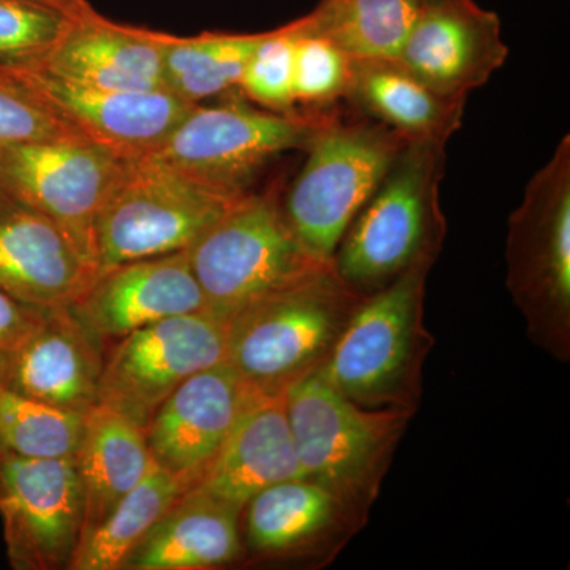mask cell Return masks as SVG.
<instances>
[{
	"instance_id": "cell-1",
	"label": "cell",
	"mask_w": 570,
	"mask_h": 570,
	"mask_svg": "<svg viewBox=\"0 0 570 570\" xmlns=\"http://www.w3.org/2000/svg\"><path fill=\"white\" fill-rule=\"evenodd\" d=\"M436 261L422 258L366 295L316 373L330 389L362 407L415 414L436 343L425 325L426 281Z\"/></svg>"
},
{
	"instance_id": "cell-2",
	"label": "cell",
	"mask_w": 570,
	"mask_h": 570,
	"mask_svg": "<svg viewBox=\"0 0 570 570\" xmlns=\"http://www.w3.org/2000/svg\"><path fill=\"white\" fill-rule=\"evenodd\" d=\"M365 298L333 262L324 265L236 313L228 321L225 363L255 392L285 395L324 365Z\"/></svg>"
},
{
	"instance_id": "cell-3",
	"label": "cell",
	"mask_w": 570,
	"mask_h": 570,
	"mask_svg": "<svg viewBox=\"0 0 570 570\" xmlns=\"http://www.w3.org/2000/svg\"><path fill=\"white\" fill-rule=\"evenodd\" d=\"M445 146L407 141L337 246V275L370 295L412 265L438 258L448 235L441 208Z\"/></svg>"
},
{
	"instance_id": "cell-4",
	"label": "cell",
	"mask_w": 570,
	"mask_h": 570,
	"mask_svg": "<svg viewBox=\"0 0 570 570\" xmlns=\"http://www.w3.org/2000/svg\"><path fill=\"white\" fill-rule=\"evenodd\" d=\"M285 409L305 478L365 527L414 412L358 406L316 373L287 389Z\"/></svg>"
},
{
	"instance_id": "cell-5",
	"label": "cell",
	"mask_w": 570,
	"mask_h": 570,
	"mask_svg": "<svg viewBox=\"0 0 570 570\" xmlns=\"http://www.w3.org/2000/svg\"><path fill=\"white\" fill-rule=\"evenodd\" d=\"M508 291L532 343L570 360V137L535 171L510 214Z\"/></svg>"
},
{
	"instance_id": "cell-6",
	"label": "cell",
	"mask_w": 570,
	"mask_h": 570,
	"mask_svg": "<svg viewBox=\"0 0 570 570\" xmlns=\"http://www.w3.org/2000/svg\"><path fill=\"white\" fill-rule=\"evenodd\" d=\"M406 138L371 119L326 112L305 149L306 160L285 195L288 227L307 253L333 261L356 214L406 146Z\"/></svg>"
},
{
	"instance_id": "cell-7",
	"label": "cell",
	"mask_w": 570,
	"mask_h": 570,
	"mask_svg": "<svg viewBox=\"0 0 570 570\" xmlns=\"http://www.w3.org/2000/svg\"><path fill=\"white\" fill-rule=\"evenodd\" d=\"M206 309L230 321L243 307L298 283L318 261L288 227L277 189L247 193L189 249Z\"/></svg>"
},
{
	"instance_id": "cell-8",
	"label": "cell",
	"mask_w": 570,
	"mask_h": 570,
	"mask_svg": "<svg viewBox=\"0 0 570 570\" xmlns=\"http://www.w3.org/2000/svg\"><path fill=\"white\" fill-rule=\"evenodd\" d=\"M219 104H197L165 138L157 157L195 183L243 197L264 168L288 151H305L328 111L276 112L238 91Z\"/></svg>"
},
{
	"instance_id": "cell-9",
	"label": "cell",
	"mask_w": 570,
	"mask_h": 570,
	"mask_svg": "<svg viewBox=\"0 0 570 570\" xmlns=\"http://www.w3.org/2000/svg\"><path fill=\"white\" fill-rule=\"evenodd\" d=\"M239 198L154 156L124 159L96 224L97 269L189 250Z\"/></svg>"
},
{
	"instance_id": "cell-10",
	"label": "cell",
	"mask_w": 570,
	"mask_h": 570,
	"mask_svg": "<svg viewBox=\"0 0 570 570\" xmlns=\"http://www.w3.org/2000/svg\"><path fill=\"white\" fill-rule=\"evenodd\" d=\"M228 322L209 311L156 322L112 344L105 354L99 403L145 430L187 379L227 355Z\"/></svg>"
},
{
	"instance_id": "cell-11",
	"label": "cell",
	"mask_w": 570,
	"mask_h": 570,
	"mask_svg": "<svg viewBox=\"0 0 570 570\" xmlns=\"http://www.w3.org/2000/svg\"><path fill=\"white\" fill-rule=\"evenodd\" d=\"M122 160L86 137L0 145L11 198L51 219L96 268L97 217Z\"/></svg>"
},
{
	"instance_id": "cell-12",
	"label": "cell",
	"mask_w": 570,
	"mask_h": 570,
	"mask_svg": "<svg viewBox=\"0 0 570 570\" xmlns=\"http://www.w3.org/2000/svg\"><path fill=\"white\" fill-rule=\"evenodd\" d=\"M0 519L11 568L69 569L85 520L73 456L0 452Z\"/></svg>"
},
{
	"instance_id": "cell-13",
	"label": "cell",
	"mask_w": 570,
	"mask_h": 570,
	"mask_svg": "<svg viewBox=\"0 0 570 570\" xmlns=\"http://www.w3.org/2000/svg\"><path fill=\"white\" fill-rule=\"evenodd\" d=\"M9 67L37 99L82 137L121 159L157 151L193 107L167 89L118 91L69 80L43 66Z\"/></svg>"
},
{
	"instance_id": "cell-14",
	"label": "cell",
	"mask_w": 570,
	"mask_h": 570,
	"mask_svg": "<svg viewBox=\"0 0 570 570\" xmlns=\"http://www.w3.org/2000/svg\"><path fill=\"white\" fill-rule=\"evenodd\" d=\"M255 393L225 362L187 379L142 430L154 463L194 489Z\"/></svg>"
},
{
	"instance_id": "cell-15",
	"label": "cell",
	"mask_w": 570,
	"mask_h": 570,
	"mask_svg": "<svg viewBox=\"0 0 570 570\" xmlns=\"http://www.w3.org/2000/svg\"><path fill=\"white\" fill-rule=\"evenodd\" d=\"M508 58L494 11L475 0H425L396 61L433 91L468 99Z\"/></svg>"
},
{
	"instance_id": "cell-16",
	"label": "cell",
	"mask_w": 570,
	"mask_h": 570,
	"mask_svg": "<svg viewBox=\"0 0 570 570\" xmlns=\"http://www.w3.org/2000/svg\"><path fill=\"white\" fill-rule=\"evenodd\" d=\"M70 307L105 348L165 318L208 311L189 250L100 269Z\"/></svg>"
},
{
	"instance_id": "cell-17",
	"label": "cell",
	"mask_w": 570,
	"mask_h": 570,
	"mask_svg": "<svg viewBox=\"0 0 570 570\" xmlns=\"http://www.w3.org/2000/svg\"><path fill=\"white\" fill-rule=\"evenodd\" d=\"M245 554L257 560L330 564L363 527L340 499L313 480L276 483L243 510Z\"/></svg>"
},
{
	"instance_id": "cell-18",
	"label": "cell",
	"mask_w": 570,
	"mask_h": 570,
	"mask_svg": "<svg viewBox=\"0 0 570 570\" xmlns=\"http://www.w3.org/2000/svg\"><path fill=\"white\" fill-rule=\"evenodd\" d=\"M96 275L47 216L18 200L0 205V291L45 309L71 306Z\"/></svg>"
},
{
	"instance_id": "cell-19",
	"label": "cell",
	"mask_w": 570,
	"mask_h": 570,
	"mask_svg": "<svg viewBox=\"0 0 570 570\" xmlns=\"http://www.w3.org/2000/svg\"><path fill=\"white\" fill-rule=\"evenodd\" d=\"M104 344L70 306L48 307L6 384L41 404L86 415L99 403Z\"/></svg>"
},
{
	"instance_id": "cell-20",
	"label": "cell",
	"mask_w": 570,
	"mask_h": 570,
	"mask_svg": "<svg viewBox=\"0 0 570 570\" xmlns=\"http://www.w3.org/2000/svg\"><path fill=\"white\" fill-rule=\"evenodd\" d=\"M39 66L97 88L165 89L163 32L108 20L89 3L70 17L61 39Z\"/></svg>"
},
{
	"instance_id": "cell-21",
	"label": "cell",
	"mask_w": 570,
	"mask_h": 570,
	"mask_svg": "<svg viewBox=\"0 0 570 570\" xmlns=\"http://www.w3.org/2000/svg\"><path fill=\"white\" fill-rule=\"evenodd\" d=\"M302 478L285 395L255 393L194 490L243 513L255 494Z\"/></svg>"
},
{
	"instance_id": "cell-22",
	"label": "cell",
	"mask_w": 570,
	"mask_h": 570,
	"mask_svg": "<svg viewBox=\"0 0 570 570\" xmlns=\"http://www.w3.org/2000/svg\"><path fill=\"white\" fill-rule=\"evenodd\" d=\"M344 102L407 141L448 145L463 126L466 99L438 94L397 61H354Z\"/></svg>"
},
{
	"instance_id": "cell-23",
	"label": "cell",
	"mask_w": 570,
	"mask_h": 570,
	"mask_svg": "<svg viewBox=\"0 0 570 570\" xmlns=\"http://www.w3.org/2000/svg\"><path fill=\"white\" fill-rule=\"evenodd\" d=\"M243 513L190 489L124 564L126 570L224 568L245 557Z\"/></svg>"
},
{
	"instance_id": "cell-24",
	"label": "cell",
	"mask_w": 570,
	"mask_h": 570,
	"mask_svg": "<svg viewBox=\"0 0 570 570\" xmlns=\"http://www.w3.org/2000/svg\"><path fill=\"white\" fill-rule=\"evenodd\" d=\"M73 459L82 489L85 538L141 482L153 459L141 428L102 404L82 417Z\"/></svg>"
},
{
	"instance_id": "cell-25",
	"label": "cell",
	"mask_w": 570,
	"mask_h": 570,
	"mask_svg": "<svg viewBox=\"0 0 570 570\" xmlns=\"http://www.w3.org/2000/svg\"><path fill=\"white\" fill-rule=\"evenodd\" d=\"M425 0H322L299 31L332 41L354 61H396Z\"/></svg>"
},
{
	"instance_id": "cell-26",
	"label": "cell",
	"mask_w": 570,
	"mask_h": 570,
	"mask_svg": "<svg viewBox=\"0 0 570 570\" xmlns=\"http://www.w3.org/2000/svg\"><path fill=\"white\" fill-rule=\"evenodd\" d=\"M186 491L178 479L153 461L141 482L81 539L69 570H122L135 549Z\"/></svg>"
},
{
	"instance_id": "cell-27",
	"label": "cell",
	"mask_w": 570,
	"mask_h": 570,
	"mask_svg": "<svg viewBox=\"0 0 570 570\" xmlns=\"http://www.w3.org/2000/svg\"><path fill=\"white\" fill-rule=\"evenodd\" d=\"M262 33L163 32L165 89L189 105L238 91L243 71Z\"/></svg>"
},
{
	"instance_id": "cell-28",
	"label": "cell",
	"mask_w": 570,
	"mask_h": 570,
	"mask_svg": "<svg viewBox=\"0 0 570 570\" xmlns=\"http://www.w3.org/2000/svg\"><path fill=\"white\" fill-rule=\"evenodd\" d=\"M82 417L66 414L0 382V452L21 456H75Z\"/></svg>"
},
{
	"instance_id": "cell-29",
	"label": "cell",
	"mask_w": 570,
	"mask_h": 570,
	"mask_svg": "<svg viewBox=\"0 0 570 570\" xmlns=\"http://www.w3.org/2000/svg\"><path fill=\"white\" fill-rule=\"evenodd\" d=\"M295 41L294 21L262 33L239 81L238 92L245 99L269 111H299L294 96Z\"/></svg>"
},
{
	"instance_id": "cell-30",
	"label": "cell",
	"mask_w": 570,
	"mask_h": 570,
	"mask_svg": "<svg viewBox=\"0 0 570 570\" xmlns=\"http://www.w3.org/2000/svg\"><path fill=\"white\" fill-rule=\"evenodd\" d=\"M295 22L294 96L296 108L328 111L346 97L352 59L322 37L299 31Z\"/></svg>"
},
{
	"instance_id": "cell-31",
	"label": "cell",
	"mask_w": 570,
	"mask_h": 570,
	"mask_svg": "<svg viewBox=\"0 0 570 570\" xmlns=\"http://www.w3.org/2000/svg\"><path fill=\"white\" fill-rule=\"evenodd\" d=\"M69 14L33 0H0V63L39 66L61 39Z\"/></svg>"
},
{
	"instance_id": "cell-32",
	"label": "cell",
	"mask_w": 570,
	"mask_h": 570,
	"mask_svg": "<svg viewBox=\"0 0 570 570\" xmlns=\"http://www.w3.org/2000/svg\"><path fill=\"white\" fill-rule=\"evenodd\" d=\"M82 137L58 112L37 99L9 66L0 63V145H24Z\"/></svg>"
},
{
	"instance_id": "cell-33",
	"label": "cell",
	"mask_w": 570,
	"mask_h": 570,
	"mask_svg": "<svg viewBox=\"0 0 570 570\" xmlns=\"http://www.w3.org/2000/svg\"><path fill=\"white\" fill-rule=\"evenodd\" d=\"M45 307L18 302L0 291V382L6 384L21 348L40 325Z\"/></svg>"
},
{
	"instance_id": "cell-34",
	"label": "cell",
	"mask_w": 570,
	"mask_h": 570,
	"mask_svg": "<svg viewBox=\"0 0 570 570\" xmlns=\"http://www.w3.org/2000/svg\"><path fill=\"white\" fill-rule=\"evenodd\" d=\"M33 2L43 3V6L62 11V13L69 14V17L80 13L82 9L89 6L88 0H33Z\"/></svg>"
},
{
	"instance_id": "cell-35",
	"label": "cell",
	"mask_w": 570,
	"mask_h": 570,
	"mask_svg": "<svg viewBox=\"0 0 570 570\" xmlns=\"http://www.w3.org/2000/svg\"><path fill=\"white\" fill-rule=\"evenodd\" d=\"M10 200H13V198H11L6 178H3L2 168H0V205L7 204Z\"/></svg>"
}]
</instances>
